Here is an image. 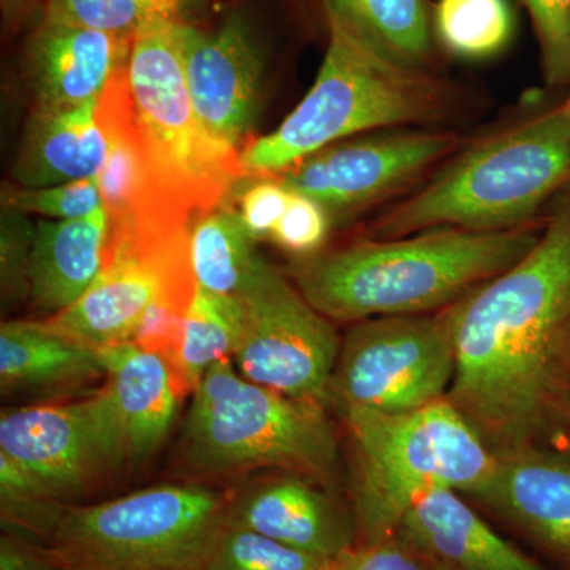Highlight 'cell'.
<instances>
[{"mask_svg": "<svg viewBox=\"0 0 570 570\" xmlns=\"http://www.w3.org/2000/svg\"><path fill=\"white\" fill-rule=\"evenodd\" d=\"M449 401L494 455L569 434L570 202L517 264L448 307Z\"/></svg>", "mask_w": 570, "mask_h": 570, "instance_id": "cell-1", "label": "cell"}, {"mask_svg": "<svg viewBox=\"0 0 570 570\" xmlns=\"http://www.w3.org/2000/svg\"><path fill=\"white\" fill-rule=\"evenodd\" d=\"M538 238L528 225L498 234L431 228L296 258L288 272L318 313L356 324L445 309L517 264Z\"/></svg>", "mask_w": 570, "mask_h": 570, "instance_id": "cell-2", "label": "cell"}, {"mask_svg": "<svg viewBox=\"0 0 570 570\" xmlns=\"http://www.w3.org/2000/svg\"><path fill=\"white\" fill-rule=\"evenodd\" d=\"M570 184V118L561 107L510 127L453 157L425 187L390 209L376 238L431 228L498 234L527 227Z\"/></svg>", "mask_w": 570, "mask_h": 570, "instance_id": "cell-3", "label": "cell"}, {"mask_svg": "<svg viewBox=\"0 0 570 570\" xmlns=\"http://www.w3.org/2000/svg\"><path fill=\"white\" fill-rule=\"evenodd\" d=\"M351 441V510L360 543L396 534L423 494L478 497L497 468L478 431L449 397L400 414L341 412Z\"/></svg>", "mask_w": 570, "mask_h": 570, "instance_id": "cell-4", "label": "cell"}, {"mask_svg": "<svg viewBox=\"0 0 570 570\" xmlns=\"http://www.w3.org/2000/svg\"><path fill=\"white\" fill-rule=\"evenodd\" d=\"M328 31L324 62L305 99L275 132L242 153L246 176L275 178L346 138L449 116L452 96L426 71L392 61L335 20Z\"/></svg>", "mask_w": 570, "mask_h": 570, "instance_id": "cell-5", "label": "cell"}, {"mask_svg": "<svg viewBox=\"0 0 570 570\" xmlns=\"http://www.w3.org/2000/svg\"><path fill=\"white\" fill-rule=\"evenodd\" d=\"M325 409L247 381L224 358L195 389L179 453L195 474L272 468L328 483L337 472L340 445Z\"/></svg>", "mask_w": 570, "mask_h": 570, "instance_id": "cell-6", "label": "cell"}, {"mask_svg": "<svg viewBox=\"0 0 570 570\" xmlns=\"http://www.w3.org/2000/svg\"><path fill=\"white\" fill-rule=\"evenodd\" d=\"M230 508L208 487H151L70 508L45 549L66 570H202Z\"/></svg>", "mask_w": 570, "mask_h": 570, "instance_id": "cell-7", "label": "cell"}, {"mask_svg": "<svg viewBox=\"0 0 570 570\" xmlns=\"http://www.w3.org/2000/svg\"><path fill=\"white\" fill-rule=\"evenodd\" d=\"M181 18L159 17L135 33L127 61L138 118L160 170L195 213L225 204L243 178L242 154L206 132L183 67Z\"/></svg>", "mask_w": 570, "mask_h": 570, "instance_id": "cell-8", "label": "cell"}, {"mask_svg": "<svg viewBox=\"0 0 570 570\" xmlns=\"http://www.w3.org/2000/svg\"><path fill=\"white\" fill-rule=\"evenodd\" d=\"M448 307L356 322L341 341L328 404L400 414L448 397L455 376Z\"/></svg>", "mask_w": 570, "mask_h": 570, "instance_id": "cell-9", "label": "cell"}, {"mask_svg": "<svg viewBox=\"0 0 570 570\" xmlns=\"http://www.w3.org/2000/svg\"><path fill=\"white\" fill-rule=\"evenodd\" d=\"M235 295L245 309L234 355L239 374L295 400L328 406L341 348L332 321L258 254Z\"/></svg>", "mask_w": 570, "mask_h": 570, "instance_id": "cell-10", "label": "cell"}, {"mask_svg": "<svg viewBox=\"0 0 570 570\" xmlns=\"http://www.w3.org/2000/svg\"><path fill=\"white\" fill-rule=\"evenodd\" d=\"M0 455L69 509L129 463L104 385L73 403L3 409Z\"/></svg>", "mask_w": 570, "mask_h": 570, "instance_id": "cell-11", "label": "cell"}, {"mask_svg": "<svg viewBox=\"0 0 570 570\" xmlns=\"http://www.w3.org/2000/svg\"><path fill=\"white\" fill-rule=\"evenodd\" d=\"M195 292L190 228L151 242L116 243L105 246L102 269L89 291L47 324L100 351L132 343L154 303L189 309Z\"/></svg>", "mask_w": 570, "mask_h": 570, "instance_id": "cell-12", "label": "cell"}, {"mask_svg": "<svg viewBox=\"0 0 570 570\" xmlns=\"http://www.w3.org/2000/svg\"><path fill=\"white\" fill-rule=\"evenodd\" d=\"M459 145L460 138L445 130L358 135L311 154L275 178L324 206L335 224L400 193Z\"/></svg>", "mask_w": 570, "mask_h": 570, "instance_id": "cell-13", "label": "cell"}, {"mask_svg": "<svg viewBox=\"0 0 570 570\" xmlns=\"http://www.w3.org/2000/svg\"><path fill=\"white\" fill-rule=\"evenodd\" d=\"M108 154L96 176L108 217L107 242L157 239L193 225L197 213L165 178L135 108L127 62L97 100Z\"/></svg>", "mask_w": 570, "mask_h": 570, "instance_id": "cell-14", "label": "cell"}, {"mask_svg": "<svg viewBox=\"0 0 570 570\" xmlns=\"http://www.w3.org/2000/svg\"><path fill=\"white\" fill-rule=\"evenodd\" d=\"M181 51L198 119L214 140L238 151L257 119L264 85V55L253 28L239 14L214 31L183 21Z\"/></svg>", "mask_w": 570, "mask_h": 570, "instance_id": "cell-15", "label": "cell"}, {"mask_svg": "<svg viewBox=\"0 0 570 570\" xmlns=\"http://www.w3.org/2000/svg\"><path fill=\"white\" fill-rule=\"evenodd\" d=\"M570 570V452L530 445L497 456L478 497Z\"/></svg>", "mask_w": 570, "mask_h": 570, "instance_id": "cell-16", "label": "cell"}, {"mask_svg": "<svg viewBox=\"0 0 570 570\" xmlns=\"http://www.w3.org/2000/svg\"><path fill=\"white\" fill-rule=\"evenodd\" d=\"M230 523L325 560H336L360 543L352 510L314 480L296 474L269 480L232 499Z\"/></svg>", "mask_w": 570, "mask_h": 570, "instance_id": "cell-17", "label": "cell"}, {"mask_svg": "<svg viewBox=\"0 0 570 570\" xmlns=\"http://www.w3.org/2000/svg\"><path fill=\"white\" fill-rule=\"evenodd\" d=\"M132 39L41 20L28 47L36 108L59 110L94 102L126 66Z\"/></svg>", "mask_w": 570, "mask_h": 570, "instance_id": "cell-18", "label": "cell"}, {"mask_svg": "<svg viewBox=\"0 0 570 570\" xmlns=\"http://www.w3.org/2000/svg\"><path fill=\"white\" fill-rule=\"evenodd\" d=\"M99 354L127 460L145 461L170 433L183 390L163 356L135 343L100 348Z\"/></svg>", "mask_w": 570, "mask_h": 570, "instance_id": "cell-19", "label": "cell"}, {"mask_svg": "<svg viewBox=\"0 0 570 570\" xmlns=\"http://www.w3.org/2000/svg\"><path fill=\"white\" fill-rule=\"evenodd\" d=\"M397 532L448 570H546L491 530L459 491L423 494Z\"/></svg>", "mask_w": 570, "mask_h": 570, "instance_id": "cell-20", "label": "cell"}, {"mask_svg": "<svg viewBox=\"0 0 570 570\" xmlns=\"http://www.w3.org/2000/svg\"><path fill=\"white\" fill-rule=\"evenodd\" d=\"M105 381L97 348L78 343L43 322L0 326V389L9 397L45 400Z\"/></svg>", "mask_w": 570, "mask_h": 570, "instance_id": "cell-21", "label": "cell"}, {"mask_svg": "<svg viewBox=\"0 0 570 570\" xmlns=\"http://www.w3.org/2000/svg\"><path fill=\"white\" fill-rule=\"evenodd\" d=\"M97 100L78 107L33 108L13 176L24 189L96 178L107 160V137L97 122Z\"/></svg>", "mask_w": 570, "mask_h": 570, "instance_id": "cell-22", "label": "cell"}, {"mask_svg": "<svg viewBox=\"0 0 570 570\" xmlns=\"http://www.w3.org/2000/svg\"><path fill=\"white\" fill-rule=\"evenodd\" d=\"M107 235L104 208L80 219L37 224L29 296L40 313L56 316L89 291L102 269Z\"/></svg>", "mask_w": 570, "mask_h": 570, "instance_id": "cell-23", "label": "cell"}, {"mask_svg": "<svg viewBox=\"0 0 570 570\" xmlns=\"http://www.w3.org/2000/svg\"><path fill=\"white\" fill-rule=\"evenodd\" d=\"M326 20L343 24L407 69L426 71L433 56V14L426 0H324Z\"/></svg>", "mask_w": 570, "mask_h": 570, "instance_id": "cell-24", "label": "cell"}, {"mask_svg": "<svg viewBox=\"0 0 570 570\" xmlns=\"http://www.w3.org/2000/svg\"><path fill=\"white\" fill-rule=\"evenodd\" d=\"M254 239L242 214L219 205L194 217L190 257L198 287L214 294L235 295L253 265Z\"/></svg>", "mask_w": 570, "mask_h": 570, "instance_id": "cell-25", "label": "cell"}, {"mask_svg": "<svg viewBox=\"0 0 570 570\" xmlns=\"http://www.w3.org/2000/svg\"><path fill=\"white\" fill-rule=\"evenodd\" d=\"M245 330V309L238 295L214 294L198 287L184 322L179 374L194 393L214 363L235 355Z\"/></svg>", "mask_w": 570, "mask_h": 570, "instance_id": "cell-26", "label": "cell"}, {"mask_svg": "<svg viewBox=\"0 0 570 570\" xmlns=\"http://www.w3.org/2000/svg\"><path fill=\"white\" fill-rule=\"evenodd\" d=\"M509 0H439L433 11L434 36L442 47L469 61L499 55L513 36Z\"/></svg>", "mask_w": 570, "mask_h": 570, "instance_id": "cell-27", "label": "cell"}, {"mask_svg": "<svg viewBox=\"0 0 570 570\" xmlns=\"http://www.w3.org/2000/svg\"><path fill=\"white\" fill-rule=\"evenodd\" d=\"M69 508L59 504L24 471L0 455V519L3 532L47 543Z\"/></svg>", "mask_w": 570, "mask_h": 570, "instance_id": "cell-28", "label": "cell"}, {"mask_svg": "<svg viewBox=\"0 0 570 570\" xmlns=\"http://www.w3.org/2000/svg\"><path fill=\"white\" fill-rule=\"evenodd\" d=\"M332 562L236 527L228 520L202 570H332Z\"/></svg>", "mask_w": 570, "mask_h": 570, "instance_id": "cell-29", "label": "cell"}, {"mask_svg": "<svg viewBox=\"0 0 570 570\" xmlns=\"http://www.w3.org/2000/svg\"><path fill=\"white\" fill-rule=\"evenodd\" d=\"M168 17L151 0H47L43 20L134 39L146 22Z\"/></svg>", "mask_w": 570, "mask_h": 570, "instance_id": "cell-30", "label": "cell"}, {"mask_svg": "<svg viewBox=\"0 0 570 570\" xmlns=\"http://www.w3.org/2000/svg\"><path fill=\"white\" fill-rule=\"evenodd\" d=\"M3 205L21 213L41 214L55 220L80 219L104 208L96 178L78 179L41 189L9 190Z\"/></svg>", "mask_w": 570, "mask_h": 570, "instance_id": "cell-31", "label": "cell"}, {"mask_svg": "<svg viewBox=\"0 0 570 570\" xmlns=\"http://www.w3.org/2000/svg\"><path fill=\"white\" fill-rule=\"evenodd\" d=\"M538 36L543 73L553 86L570 81V0H523Z\"/></svg>", "mask_w": 570, "mask_h": 570, "instance_id": "cell-32", "label": "cell"}, {"mask_svg": "<svg viewBox=\"0 0 570 570\" xmlns=\"http://www.w3.org/2000/svg\"><path fill=\"white\" fill-rule=\"evenodd\" d=\"M332 225V217L324 206L305 195L292 193L284 216L269 235V242L291 254L295 261L311 257L322 253Z\"/></svg>", "mask_w": 570, "mask_h": 570, "instance_id": "cell-33", "label": "cell"}, {"mask_svg": "<svg viewBox=\"0 0 570 570\" xmlns=\"http://www.w3.org/2000/svg\"><path fill=\"white\" fill-rule=\"evenodd\" d=\"M36 227L24 213L9 208L2 216L0 242V283L2 302H17L29 296V268H31Z\"/></svg>", "mask_w": 570, "mask_h": 570, "instance_id": "cell-34", "label": "cell"}, {"mask_svg": "<svg viewBox=\"0 0 570 570\" xmlns=\"http://www.w3.org/2000/svg\"><path fill=\"white\" fill-rule=\"evenodd\" d=\"M332 570H436V562L396 532L376 542L356 543L333 560Z\"/></svg>", "mask_w": 570, "mask_h": 570, "instance_id": "cell-35", "label": "cell"}, {"mask_svg": "<svg viewBox=\"0 0 570 570\" xmlns=\"http://www.w3.org/2000/svg\"><path fill=\"white\" fill-rule=\"evenodd\" d=\"M291 194L277 178H261V181L254 183L243 193L239 214L254 242L269 239L284 216Z\"/></svg>", "mask_w": 570, "mask_h": 570, "instance_id": "cell-36", "label": "cell"}, {"mask_svg": "<svg viewBox=\"0 0 570 570\" xmlns=\"http://www.w3.org/2000/svg\"><path fill=\"white\" fill-rule=\"evenodd\" d=\"M0 570H66L61 568L43 543L3 532L0 538Z\"/></svg>", "mask_w": 570, "mask_h": 570, "instance_id": "cell-37", "label": "cell"}, {"mask_svg": "<svg viewBox=\"0 0 570 570\" xmlns=\"http://www.w3.org/2000/svg\"><path fill=\"white\" fill-rule=\"evenodd\" d=\"M151 2L156 3V6L159 7L165 14H168V17L179 18L184 7H186L187 3L193 2V0H151Z\"/></svg>", "mask_w": 570, "mask_h": 570, "instance_id": "cell-38", "label": "cell"}, {"mask_svg": "<svg viewBox=\"0 0 570 570\" xmlns=\"http://www.w3.org/2000/svg\"><path fill=\"white\" fill-rule=\"evenodd\" d=\"M24 2H28V0H6V6L9 10L20 9Z\"/></svg>", "mask_w": 570, "mask_h": 570, "instance_id": "cell-39", "label": "cell"}, {"mask_svg": "<svg viewBox=\"0 0 570 570\" xmlns=\"http://www.w3.org/2000/svg\"><path fill=\"white\" fill-rule=\"evenodd\" d=\"M569 39H570V36H569ZM560 107L562 108V111H564L566 115H568L570 118V91H569L568 99H566V102L560 105Z\"/></svg>", "mask_w": 570, "mask_h": 570, "instance_id": "cell-40", "label": "cell"}, {"mask_svg": "<svg viewBox=\"0 0 570 570\" xmlns=\"http://www.w3.org/2000/svg\"><path fill=\"white\" fill-rule=\"evenodd\" d=\"M566 407H568V423L570 431V379H569V387H568V400H566Z\"/></svg>", "mask_w": 570, "mask_h": 570, "instance_id": "cell-41", "label": "cell"}, {"mask_svg": "<svg viewBox=\"0 0 570 570\" xmlns=\"http://www.w3.org/2000/svg\"><path fill=\"white\" fill-rule=\"evenodd\" d=\"M436 570H448V569L441 568V566L436 564Z\"/></svg>", "mask_w": 570, "mask_h": 570, "instance_id": "cell-42", "label": "cell"}]
</instances>
